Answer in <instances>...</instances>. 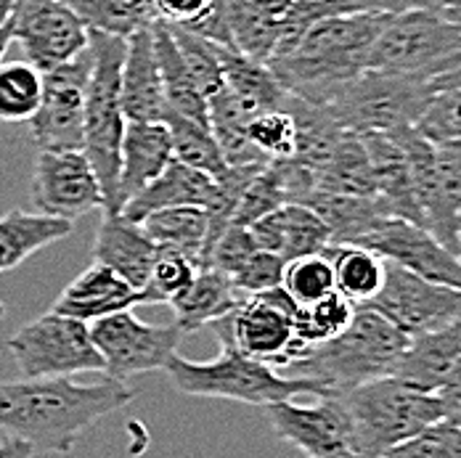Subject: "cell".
Masks as SVG:
<instances>
[{"label": "cell", "instance_id": "cell-52", "mask_svg": "<svg viewBox=\"0 0 461 458\" xmlns=\"http://www.w3.org/2000/svg\"><path fill=\"white\" fill-rule=\"evenodd\" d=\"M440 406H443V418L461 424V361L459 366L454 368L451 379L446 382V387L438 392Z\"/></svg>", "mask_w": 461, "mask_h": 458}, {"label": "cell", "instance_id": "cell-46", "mask_svg": "<svg viewBox=\"0 0 461 458\" xmlns=\"http://www.w3.org/2000/svg\"><path fill=\"white\" fill-rule=\"evenodd\" d=\"M286 204V196H284V188L278 181L274 165L268 162L255 178L252 184L244 188L236 210H233V218H230V226H241V229H249L252 223H258L260 218L276 212L278 207Z\"/></svg>", "mask_w": 461, "mask_h": 458}, {"label": "cell", "instance_id": "cell-3", "mask_svg": "<svg viewBox=\"0 0 461 458\" xmlns=\"http://www.w3.org/2000/svg\"><path fill=\"white\" fill-rule=\"evenodd\" d=\"M409 345V337L382 319L369 305H356L350 326L323 342L305 347L300 358L278 368L286 379H311L326 395H345L374 379L393 376Z\"/></svg>", "mask_w": 461, "mask_h": 458}, {"label": "cell", "instance_id": "cell-44", "mask_svg": "<svg viewBox=\"0 0 461 458\" xmlns=\"http://www.w3.org/2000/svg\"><path fill=\"white\" fill-rule=\"evenodd\" d=\"M170 32H173V40L184 56L185 69L191 72V77H194L202 95L212 98L215 93L223 91L226 83H223V69H221V58H218V46L188 32V30H181V27H170Z\"/></svg>", "mask_w": 461, "mask_h": 458}, {"label": "cell", "instance_id": "cell-34", "mask_svg": "<svg viewBox=\"0 0 461 458\" xmlns=\"http://www.w3.org/2000/svg\"><path fill=\"white\" fill-rule=\"evenodd\" d=\"M64 3L88 32L131 38L140 30H149L157 19L154 0H59Z\"/></svg>", "mask_w": 461, "mask_h": 458}, {"label": "cell", "instance_id": "cell-10", "mask_svg": "<svg viewBox=\"0 0 461 458\" xmlns=\"http://www.w3.org/2000/svg\"><path fill=\"white\" fill-rule=\"evenodd\" d=\"M8 350L24 379H59L72 373H104V358L91 337V326L67 316L46 313L22 326Z\"/></svg>", "mask_w": 461, "mask_h": 458}, {"label": "cell", "instance_id": "cell-39", "mask_svg": "<svg viewBox=\"0 0 461 458\" xmlns=\"http://www.w3.org/2000/svg\"><path fill=\"white\" fill-rule=\"evenodd\" d=\"M43 95V72L27 61H0V122H30Z\"/></svg>", "mask_w": 461, "mask_h": 458}, {"label": "cell", "instance_id": "cell-20", "mask_svg": "<svg viewBox=\"0 0 461 458\" xmlns=\"http://www.w3.org/2000/svg\"><path fill=\"white\" fill-rule=\"evenodd\" d=\"M91 255L93 263L114 271L140 292L159 257V247L146 236L139 223H131L122 215H104L93 238Z\"/></svg>", "mask_w": 461, "mask_h": 458}, {"label": "cell", "instance_id": "cell-30", "mask_svg": "<svg viewBox=\"0 0 461 458\" xmlns=\"http://www.w3.org/2000/svg\"><path fill=\"white\" fill-rule=\"evenodd\" d=\"M218 58H221L226 88L244 106V112L249 117L284 106L289 93L278 85L274 72L266 64H258V61L241 56L236 48L226 46H218Z\"/></svg>", "mask_w": 461, "mask_h": 458}, {"label": "cell", "instance_id": "cell-57", "mask_svg": "<svg viewBox=\"0 0 461 458\" xmlns=\"http://www.w3.org/2000/svg\"><path fill=\"white\" fill-rule=\"evenodd\" d=\"M16 5H19V0H0V30H5V24L11 22Z\"/></svg>", "mask_w": 461, "mask_h": 458}, {"label": "cell", "instance_id": "cell-31", "mask_svg": "<svg viewBox=\"0 0 461 458\" xmlns=\"http://www.w3.org/2000/svg\"><path fill=\"white\" fill-rule=\"evenodd\" d=\"M140 229L146 236L167 252L188 257L199 271H204L207 241H210V218L202 207H173L149 215Z\"/></svg>", "mask_w": 461, "mask_h": 458}, {"label": "cell", "instance_id": "cell-7", "mask_svg": "<svg viewBox=\"0 0 461 458\" xmlns=\"http://www.w3.org/2000/svg\"><path fill=\"white\" fill-rule=\"evenodd\" d=\"M429 98L432 88L424 80L364 69L334 93L326 109L345 130L356 136L395 133L414 128Z\"/></svg>", "mask_w": 461, "mask_h": 458}, {"label": "cell", "instance_id": "cell-48", "mask_svg": "<svg viewBox=\"0 0 461 458\" xmlns=\"http://www.w3.org/2000/svg\"><path fill=\"white\" fill-rule=\"evenodd\" d=\"M382 458H461V424L440 418Z\"/></svg>", "mask_w": 461, "mask_h": 458}, {"label": "cell", "instance_id": "cell-23", "mask_svg": "<svg viewBox=\"0 0 461 458\" xmlns=\"http://www.w3.org/2000/svg\"><path fill=\"white\" fill-rule=\"evenodd\" d=\"M249 230L263 252L278 255L284 263L323 255L331 247L329 229L323 226L321 218L303 204H284L276 212L252 223Z\"/></svg>", "mask_w": 461, "mask_h": 458}, {"label": "cell", "instance_id": "cell-12", "mask_svg": "<svg viewBox=\"0 0 461 458\" xmlns=\"http://www.w3.org/2000/svg\"><path fill=\"white\" fill-rule=\"evenodd\" d=\"M91 337L104 358V376L125 382L136 373L165 371L167 361L178 353L184 331L176 323H143L131 310H122L93 321Z\"/></svg>", "mask_w": 461, "mask_h": 458}, {"label": "cell", "instance_id": "cell-35", "mask_svg": "<svg viewBox=\"0 0 461 458\" xmlns=\"http://www.w3.org/2000/svg\"><path fill=\"white\" fill-rule=\"evenodd\" d=\"M316 191L342 196H376L364 138L345 130L329 162L316 173Z\"/></svg>", "mask_w": 461, "mask_h": 458}, {"label": "cell", "instance_id": "cell-53", "mask_svg": "<svg viewBox=\"0 0 461 458\" xmlns=\"http://www.w3.org/2000/svg\"><path fill=\"white\" fill-rule=\"evenodd\" d=\"M429 88L435 91H451V88H461V53H456L432 80Z\"/></svg>", "mask_w": 461, "mask_h": 458}, {"label": "cell", "instance_id": "cell-28", "mask_svg": "<svg viewBox=\"0 0 461 458\" xmlns=\"http://www.w3.org/2000/svg\"><path fill=\"white\" fill-rule=\"evenodd\" d=\"M75 223L48 218L41 212L11 210L0 215V274L19 268L27 257L41 252L48 244L67 238Z\"/></svg>", "mask_w": 461, "mask_h": 458}, {"label": "cell", "instance_id": "cell-42", "mask_svg": "<svg viewBox=\"0 0 461 458\" xmlns=\"http://www.w3.org/2000/svg\"><path fill=\"white\" fill-rule=\"evenodd\" d=\"M281 286L300 308L319 302L321 297L331 294L334 292V268H331L329 255L323 252V255L297 257V260L286 263Z\"/></svg>", "mask_w": 461, "mask_h": 458}, {"label": "cell", "instance_id": "cell-17", "mask_svg": "<svg viewBox=\"0 0 461 458\" xmlns=\"http://www.w3.org/2000/svg\"><path fill=\"white\" fill-rule=\"evenodd\" d=\"M371 249L384 263H393L409 274L432 283L461 289V260L432 233L401 218H384L356 244Z\"/></svg>", "mask_w": 461, "mask_h": 458}, {"label": "cell", "instance_id": "cell-11", "mask_svg": "<svg viewBox=\"0 0 461 458\" xmlns=\"http://www.w3.org/2000/svg\"><path fill=\"white\" fill-rule=\"evenodd\" d=\"M93 53L86 48L77 58L43 75V95L30 117V138L41 151H83L86 101Z\"/></svg>", "mask_w": 461, "mask_h": 458}, {"label": "cell", "instance_id": "cell-16", "mask_svg": "<svg viewBox=\"0 0 461 458\" xmlns=\"http://www.w3.org/2000/svg\"><path fill=\"white\" fill-rule=\"evenodd\" d=\"M30 196L35 212L69 223L93 210H104L101 185L83 151H41Z\"/></svg>", "mask_w": 461, "mask_h": 458}, {"label": "cell", "instance_id": "cell-24", "mask_svg": "<svg viewBox=\"0 0 461 458\" xmlns=\"http://www.w3.org/2000/svg\"><path fill=\"white\" fill-rule=\"evenodd\" d=\"M215 196V178L188 167L184 162L173 159L159 178H154L146 188H140L133 199H128L120 215L131 223H143L149 215L173 210V207H202Z\"/></svg>", "mask_w": 461, "mask_h": 458}, {"label": "cell", "instance_id": "cell-6", "mask_svg": "<svg viewBox=\"0 0 461 458\" xmlns=\"http://www.w3.org/2000/svg\"><path fill=\"white\" fill-rule=\"evenodd\" d=\"M339 398L353 421L358 458H382L443 418L438 395L414 390L395 376L374 379Z\"/></svg>", "mask_w": 461, "mask_h": 458}, {"label": "cell", "instance_id": "cell-19", "mask_svg": "<svg viewBox=\"0 0 461 458\" xmlns=\"http://www.w3.org/2000/svg\"><path fill=\"white\" fill-rule=\"evenodd\" d=\"M461 361V316L440 328L409 337V345L395 366V379L409 387L438 395Z\"/></svg>", "mask_w": 461, "mask_h": 458}, {"label": "cell", "instance_id": "cell-9", "mask_svg": "<svg viewBox=\"0 0 461 458\" xmlns=\"http://www.w3.org/2000/svg\"><path fill=\"white\" fill-rule=\"evenodd\" d=\"M300 305L284 286L247 297L229 316L210 323L221 347H233L247 358L281 368L303 355V345L294 339V319Z\"/></svg>", "mask_w": 461, "mask_h": 458}, {"label": "cell", "instance_id": "cell-37", "mask_svg": "<svg viewBox=\"0 0 461 458\" xmlns=\"http://www.w3.org/2000/svg\"><path fill=\"white\" fill-rule=\"evenodd\" d=\"M334 268V292L348 297L353 305H366L384 283L387 263L364 247H329L326 249Z\"/></svg>", "mask_w": 461, "mask_h": 458}, {"label": "cell", "instance_id": "cell-41", "mask_svg": "<svg viewBox=\"0 0 461 458\" xmlns=\"http://www.w3.org/2000/svg\"><path fill=\"white\" fill-rule=\"evenodd\" d=\"M154 8L159 22L188 30L215 46L233 48L218 0H154Z\"/></svg>", "mask_w": 461, "mask_h": 458}, {"label": "cell", "instance_id": "cell-36", "mask_svg": "<svg viewBox=\"0 0 461 458\" xmlns=\"http://www.w3.org/2000/svg\"><path fill=\"white\" fill-rule=\"evenodd\" d=\"M435 184H438V223L432 236L451 252L459 249L461 215V140L432 143Z\"/></svg>", "mask_w": 461, "mask_h": 458}, {"label": "cell", "instance_id": "cell-45", "mask_svg": "<svg viewBox=\"0 0 461 458\" xmlns=\"http://www.w3.org/2000/svg\"><path fill=\"white\" fill-rule=\"evenodd\" d=\"M286 103V101H284ZM294 120L286 112V106L271 109V112H260L247 122V140L268 159H292L294 157Z\"/></svg>", "mask_w": 461, "mask_h": 458}, {"label": "cell", "instance_id": "cell-33", "mask_svg": "<svg viewBox=\"0 0 461 458\" xmlns=\"http://www.w3.org/2000/svg\"><path fill=\"white\" fill-rule=\"evenodd\" d=\"M218 5L229 30L230 46L258 64H268L281 40V16L258 8L249 0H218Z\"/></svg>", "mask_w": 461, "mask_h": 458}, {"label": "cell", "instance_id": "cell-1", "mask_svg": "<svg viewBox=\"0 0 461 458\" xmlns=\"http://www.w3.org/2000/svg\"><path fill=\"white\" fill-rule=\"evenodd\" d=\"M125 382L101 379L80 384L69 376L0 382V432L32 454H69L77 437L104 416L133 403Z\"/></svg>", "mask_w": 461, "mask_h": 458}, {"label": "cell", "instance_id": "cell-22", "mask_svg": "<svg viewBox=\"0 0 461 458\" xmlns=\"http://www.w3.org/2000/svg\"><path fill=\"white\" fill-rule=\"evenodd\" d=\"M173 140L165 122H125L122 146H120V181H117V204L133 199L140 188L165 173L173 162Z\"/></svg>", "mask_w": 461, "mask_h": 458}, {"label": "cell", "instance_id": "cell-61", "mask_svg": "<svg viewBox=\"0 0 461 458\" xmlns=\"http://www.w3.org/2000/svg\"><path fill=\"white\" fill-rule=\"evenodd\" d=\"M456 255H459V260H461V236H459V249H456Z\"/></svg>", "mask_w": 461, "mask_h": 458}, {"label": "cell", "instance_id": "cell-55", "mask_svg": "<svg viewBox=\"0 0 461 458\" xmlns=\"http://www.w3.org/2000/svg\"><path fill=\"white\" fill-rule=\"evenodd\" d=\"M438 16L446 19L448 24H454L456 30H461V0H443L438 8Z\"/></svg>", "mask_w": 461, "mask_h": 458}, {"label": "cell", "instance_id": "cell-51", "mask_svg": "<svg viewBox=\"0 0 461 458\" xmlns=\"http://www.w3.org/2000/svg\"><path fill=\"white\" fill-rule=\"evenodd\" d=\"M443 0H321L326 16L337 13H382V16H401L411 11H432L438 13Z\"/></svg>", "mask_w": 461, "mask_h": 458}, {"label": "cell", "instance_id": "cell-2", "mask_svg": "<svg viewBox=\"0 0 461 458\" xmlns=\"http://www.w3.org/2000/svg\"><path fill=\"white\" fill-rule=\"evenodd\" d=\"M390 16L337 13L313 22L297 40L268 58L278 85L289 95L326 106L334 93L366 69V56Z\"/></svg>", "mask_w": 461, "mask_h": 458}, {"label": "cell", "instance_id": "cell-58", "mask_svg": "<svg viewBox=\"0 0 461 458\" xmlns=\"http://www.w3.org/2000/svg\"><path fill=\"white\" fill-rule=\"evenodd\" d=\"M8 43H11V32H8V24H5V30H0V61H3V53H5Z\"/></svg>", "mask_w": 461, "mask_h": 458}, {"label": "cell", "instance_id": "cell-60", "mask_svg": "<svg viewBox=\"0 0 461 458\" xmlns=\"http://www.w3.org/2000/svg\"><path fill=\"white\" fill-rule=\"evenodd\" d=\"M5 316V308H3V302H0V319Z\"/></svg>", "mask_w": 461, "mask_h": 458}, {"label": "cell", "instance_id": "cell-43", "mask_svg": "<svg viewBox=\"0 0 461 458\" xmlns=\"http://www.w3.org/2000/svg\"><path fill=\"white\" fill-rule=\"evenodd\" d=\"M199 268L178 252L159 249V257L151 268L149 281L139 292V305H170L185 286L194 281Z\"/></svg>", "mask_w": 461, "mask_h": 458}, {"label": "cell", "instance_id": "cell-40", "mask_svg": "<svg viewBox=\"0 0 461 458\" xmlns=\"http://www.w3.org/2000/svg\"><path fill=\"white\" fill-rule=\"evenodd\" d=\"M356 316V305L342 297L339 292H331L319 302H311L297 310L294 319V339L303 347L323 345L334 337H339Z\"/></svg>", "mask_w": 461, "mask_h": 458}, {"label": "cell", "instance_id": "cell-59", "mask_svg": "<svg viewBox=\"0 0 461 458\" xmlns=\"http://www.w3.org/2000/svg\"><path fill=\"white\" fill-rule=\"evenodd\" d=\"M294 3H321V0H294Z\"/></svg>", "mask_w": 461, "mask_h": 458}, {"label": "cell", "instance_id": "cell-26", "mask_svg": "<svg viewBox=\"0 0 461 458\" xmlns=\"http://www.w3.org/2000/svg\"><path fill=\"white\" fill-rule=\"evenodd\" d=\"M300 204L321 218L323 226L329 229L331 247H356L379 220L393 218L379 196H342L313 191Z\"/></svg>", "mask_w": 461, "mask_h": 458}, {"label": "cell", "instance_id": "cell-27", "mask_svg": "<svg viewBox=\"0 0 461 458\" xmlns=\"http://www.w3.org/2000/svg\"><path fill=\"white\" fill-rule=\"evenodd\" d=\"M241 302L244 297H239L229 275L204 268L194 275V281L170 302L173 323L184 334H196L199 328L229 316Z\"/></svg>", "mask_w": 461, "mask_h": 458}, {"label": "cell", "instance_id": "cell-13", "mask_svg": "<svg viewBox=\"0 0 461 458\" xmlns=\"http://www.w3.org/2000/svg\"><path fill=\"white\" fill-rule=\"evenodd\" d=\"M8 32L24 61L43 75L77 58L91 40L86 24L59 0H19Z\"/></svg>", "mask_w": 461, "mask_h": 458}, {"label": "cell", "instance_id": "cell-5", "mask_svg": "<svg viewBox=\"0 0 461 458\" xmlns=\"http://www.w3.org/2000/svg\"><path fill=\"white\" fill-rule=\"evenodd\" d=\"M165 373L181 395L223 398L249 406H271L292 400L294 395H326L321 384L311 379H286L276 368L247 358L233 347H221V355L212 361H188L176 353L167 361Z\"/></svg>", "mask_w": 461, "mask_h": 458}, {"label": "cell", "instance_id": "cell-49", "mask_svg": "<svg viewBox=\"0 0 461 458\" xmlns=\"http://www.w3.org/2000/svg\"><path fill=\"white\" fill-rule=\"evenodd\" d=\"M255 252H260L255 236L249 229H241V226H229L218 236V241L210 247L207 252V265L210 271H218L223 275H233Z\"/></svg>", "mask_w": 461, "mask_h": 458}, {"label": "cell", "instance_id": "cell-50", "mask_svg": "<svg viewBox=\"0 0 461 458\" xmlns=\"http://www.w3.org/2000/svg\"><path fill=\"white\" fill-rule=\"evenodd\" d=\"M284 268L286 263L278 257V255H271V252H255L236 274L230 275V283L233 289L239 292V297H255V294H263L268 289H276L284 281Z\"/></svg>", "mask_w": 461, "mask_h": 458}, {"label": "cell", "instance_id": "cell-8", "mask_svg": "<svg viewBox=\"0 0 461 458\" xmlns=\"http://www.w3.org/2000/svg\"><path fill=\"white\" fill-rule=\"evenodd\" d=\"M456 53L461 30L432 11L390 16L366 56V69L429 83Z\"/></svg>", "mask_w": 461, "mask_h": 458}, {"label": "cell", "instance_id": "cell-18", "mask_svg": "<svg viewBox=\"0 0 461 458\" xmlns=\"http://www.w3.org/2000/svg\"><path fill=\"white\" fill-rule=\"evenodd\" d=\"M120 98H122L125 120L162 122L167 117V98L159 75L151 27L128 38L122 75H120Z\"/></svg>", "mask_w": 461, "mask_h": 458}, {"label": "cell", "instance_id": "cell-25", "mask_svg": "<svg viewBox=\"0 0 461 458\" xmlns=\"http://www.w3.org/2000/svg\"><path fill=\"white\" fill-rule=\"evenodd\" d=\"M364 138L366 154L371 162V175H374V191L384 202L387 212L393 218L409 220L414 226H421V212L416 204L414 184H411V170L403 148L384 133H369Z\"/></svg>", "mask_w": 461, "mask_h": 458}, {"label": "cell", "instance_id": "cell-21", "mask_svg": "<svg viewBox=\"0 0 461 458\" xmlns=\"http://www.w3.org/2000/svg\"><path fill=\"white\" fill-rule=\"evenodd\" d=\"M133 305H139V292L114 271L93 263L59 294L50 313L91 326L106 316L131 310Z\"/></svg>", "mask_w": 461, "mask_h": 458}, {"label": "cell", "instance_id": "cell-15", "mask_svg": "<svg viewBox=\"0 0 461 458\" xmlns=\"http://www.w3.org/2000/svg\"><path fill=\"white\" fill-rule=\"evenodd\" d=\"M263 409L276 437L308 458H358L353 421L339 395H323L313 406L281 400Z\"/></svg>", "mask_w": 461, "mask_h": 458}, {"label": "cell", "instance_id": "cell-4", "mask_svg": "<svg viewBox=\"0 0 461 458\" xmlns=\"http://www.w3.org/2000/svg\"><path fill=\"white\" fill-rule=\"evenodd\" d=\"M93 53L88 101H86V133L83 154L88 157L95 181L104 193V215H120L117 181H120V146L125 133V112L120 98V75L125 61V38L91 32Z\"/></svg>", "mask_w": 461, "mask_h": 458}, {"label": "cell", "instance_id": "cell-62", "mask_svg": "<svg viewBox=\"0 0 461 458\" xmlns=\"http://www.w3.org/2000/svg\"><path fill=\"white\" fill-rule=\"evenodd\" d=\"M459 233H461V215H459Z\"/></svg>", "mask_w": 461, "mask_h": 458}, {"label": "cell", "instance_id": "cell-32", "mask_svg": "<svg viewBox=\"0 0 461 458\" xmlns=\"http://www.w3.org/2000/svg\"><path fill=\"white\" fill-rule=\"evenodd\" d=\"M286 112L294 120V157L300 165L319 173L329 162L331 151L337 148L339 138L345 136V128L331 117V112L319 103H308L303 98L286 95Z\"/></svg>", "mask_w": 461, "mask_h": 458}, {"label": "cell", "instance_id": "cell-14", "mask_svg": "<svg viewBox=\"0 0 461 458\" xmlns=\"http://www.w3.org/2000/svg\"><path fill=\"white\" fill-rule=\"evenodd\" d=\"M366 305L395 328H401L406 337H416L459 319L461 289L432 283L421 275L387 263L384 283Z\"/></svg>", "mask_w": 461, "mask_h": 458}, {"label": "cell", "instance_id": "cell-29", "mask_svg": "<svg viewBox=\"0 0 461 458\" xmlns=\"http://www.w3.org/2000/svg\"><path fill=\"white\" fill-rule=\"evenodd\" d=\"M151 38H154V50H157V61H159V75H162V85H165V98H167V114H178L194 122H204L207 120V98L196 88L191 72L185 69L184 56L173 40V32L165 22H154L151 24Z\"/></svg>", "mask_w": 461, "mask_h": 458}, {"label": "cell", "instance_id": "cell-38", "mask_svg": "<svg viewBox=\"0 0 461 458\" xmlns=\"http://www.w3.org/2000/svg\"><path fill=\"white\" fill-rule=\"evenodd\" d=\"M162 122L170 130L173 157L178 162H184V165L210 175V178H221L229 170L210 125L185 120V117H178V114H167Z\"/></svg>", "mask_w": 461, "mask_h": 458}, {"label": "cell", "instance_id": "cell-47", "mask_svg": "<svg viewBox=\"0 0 461 458\" xmlns=\"http://www.w3.org/2000/svg\"><path fill=\"white\" fill-rule=\"evenodd\" d=\"M414 130L429 143L461 140V88L432 93Z\"/></svg>", "mask_w": 461, "mask_h": 458}, {"label": "cell", "instance_id": "cell-56", "mask_svg": "<svg viewBox=\"0 0 461 458\" xmlns=\"http://www.w3.org/2000/svg\"><path fill=\"white\" fill-rule=\"evenodd\" d=\"M249 3H255L258 8H263V11L274 13V16H284L294 0H249Z\"/></svg>", "mask_w": 461, "mask_h": 458}, {"label": "cell", "instance_id": "cell-54", "mask_svg": "<svg viewBox=\"0 0 461 458\" xmlns=\"http://www.w3.org/2000/svg\"><path fill=\"white\" fill-rule=\"evenodd\" d=\"M32 448L30 445H24V443H19V440H11V437H5L3 443H0V458H32Z\"/></svg>", "mask_w": 461, "mask_h": 458}]
</instances>
